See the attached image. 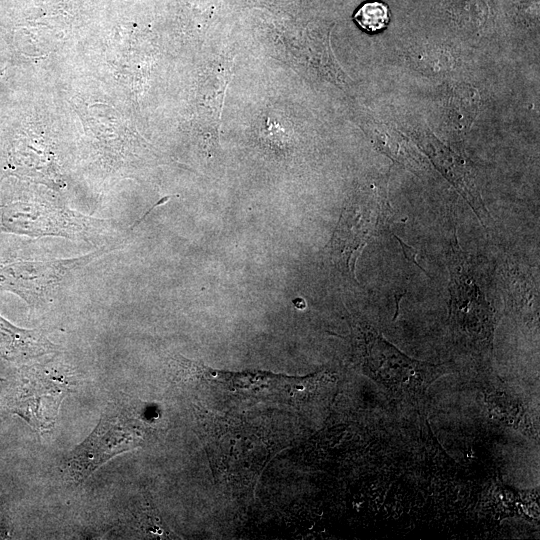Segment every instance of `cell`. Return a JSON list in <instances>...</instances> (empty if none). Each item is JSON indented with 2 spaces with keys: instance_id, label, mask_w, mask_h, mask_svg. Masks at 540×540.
<instances>
[{
  "instance_id": "cell-9",
  "label": "cell",
  "mask_w": 540,
  "mask_h": 540,
  "mask_svg": "<svg viewBox=\"0 0 540 540\" xmlns=\"http://www.w3.org/2000/svg\"><path fill=\"white\" fill-rule=\"evenodd\" d=\"M356 24L368 33L380 32L390 22V10L381 1L372 0L362 4L353 16Z\"/></svg>"
},
{
  "instance_id": "cell-3",
  "label": "cell",
  "mask_w": 540,
  "mask_h": 540,
  "mask_svg": "<svg viewBox=\"0 0 540 540\" xmlns=\"http://www.w3.org/2000/svg\"><path fill=\"white\" fill-rule=\"evenodd\" d=\"M365 364L382 386L395 395L418 399L439 377L449 373L446 365L413 359L371 327H364Z\"/></svg>"
},
{
  "instance_id": "cell-6",
  "label": "cell",
  "mask_w": 540,
  "mask_h": 540,
  "mask_svg": "<svg viewBox=\"0 0 540 540\" xmlns=\"http://www.w3.org/2000/svg\"><path fill=\"white\" fill-rule=\"evenodd\" d=\"M427 152L435 165L465 198L481 224L485 227L486 223L491 219V215L486 209L481 194L465 163L457 155L441 145L429 143Z\"/></svg>"
},
{
  "instance_id": "cell-7",
  "label": "cell",
  "mask_w": 540,
  "mask_h": 540,
  "mask_svg": "<svg viewBox=\"0 0 540 540\" xmlns=\"http://www.w3.org/2000/svg\"><path fill=\"white\" fill-rule=\"evenodd\" d=\"M56 346L39 330L19 328L0 315V356L10 361L33 359Z\"/></svg>"
},
{
  "instance_id": "cell-1",
  "label": "cell",
  "mask_w": 540,
  "mask_h": 540,
  "mask_svg": "<svg viewBox=\"0 0 540 540\" xmlns=\"http://www.w3.org/2000/svg\"><path fill=\"white\" fill-rule=\"evenodd\" d=\"M448 320L453 333L476 348L492 350L499 319L495 298L480 262L462 250L453 231L449 250Z\"/></svg>"
},
{
  "instance_id": "cell-8",
  "label": "cell",
  "mask_w": 540,
  "mask_h": 540,
  "mask_svg": "<svg viewBox=\"0 0 540 540\" xmlns=\"http://www.w3.org/2000/svg\"><path fill=\"white\" fill-rule=\"evenodd\" d=\"M508 296L511 307L520 315H531L537 318L538 313V287L535 279L522 273L516 268L507 270Z\"/></svg>"
},
{
  "instance_id": "cell-4",
  "label": "cell",
  "mask_w": 540,
  "mask_h": 540,
  "mask_svg": "<svg viewBox=\"0 0 540 540\" xmlns=\"http://www.w3.org/2000/svg\"><path fill=\"white\" fill-rule=\"evenodd\" d=\"M144 439L140 420L123 403H111L92 433L70 452L68 473L82 481L112 457L141 446Z\"/></svg>"
},
{
  "instance_id": "cell-5",
  "label": "cell",
  "mask_w": 540,
  "mask_h": 540,
  "mask_svg": "<svg viewBox=\"0 0 540 540\" xmlns=\"http://www.w3.org/2000/svg\"><path fill=\"white\" fill-rule=\"evenodd\" d=\"M70 261H0V290L36 305L58 283Z\"/></svg>"
},
{
  "instance_id": "cell-10",
  "label": "cell",
  "mask_w": 540,
  "mask_h": 540,
  "mask_svg": "<svg viewBox=\"0 0 540 540\" xmlns=\"http://www.w3.org/2000/svg\"><path fill=\"white\" fill-rule=\"evenodd\" d=\"M395 237L397 238L398 242L402 246L403 252H404L405 256L407 257V259L410 260L412 263L418 265L416 263V260H415L416 251L412 247L405 244L402 240H400L399 237H397V236H395Z\"/></svg>"
},
{
  "instance_id": "cell-2",
  "label": "cell",
  "mask_w": 540,
  "mask_h": 540,
  "mask_svg": "<svg viewBox=\"0 0 540 540\" xmlns=\"http://www.w3.org/2000/svg\"><path fill=\"white\" fill-rule=\"evenodd\" d=\"M394 212L386 193L373 191L350 201L339 218L330 242L335 266L356 280V262L365 246L390 227Z\"/></svg>"
}]
</instances>
